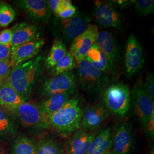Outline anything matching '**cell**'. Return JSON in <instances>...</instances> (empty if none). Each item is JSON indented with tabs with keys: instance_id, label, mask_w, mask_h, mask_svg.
<instances>
[{
	"instance_id": "obj_1",
	"label": "cell",
	"mask_w": 154,
	"mask_h": 154,
	"mask_svg": "<svg viewBox=\"0 0 154 154\" xmlns=\"http://www.w3.org/2000/svg\"><path fill=\"white\" fill-rule=\"evenodd\" d=\"M42 55L13 67L5 81L26 101L41 73Z\"/></svg>"
},
{
	"instance_id": "obj_2",
	"label": "cell",
	"mask_w": 154,
	"mask_h": 154,
	"mask_svg": "<svg viewBox=\"0 0 154 154\" xmlns=\"http://www.w3.org/2000/svg\"><path fill=\"white\" fill-rule=\"evenodd\" d=\"M82 113L79 100L71 98L61 109L46 118L50 127L62 137H68L81 127Z\"/></svg>"
},
{
	"instance_id": "obj_3",
	"label": "cell",
	"mask_w": 154,
	"mask_h": 154,
	"mask_svg": "<svg viewBox=\"0 0 154 154\" xmlns=\"http://www.w3.org/2000/svg\"><path fill=\"white\" fill-rule=\"evenodd\" d=\"M102 103L110 114L125 117L131 105V91L128 86L115 83L107 86L102 94Z\"/></svg>"
},
{
	"instance_id": "obj_4",
	"label": "cell",
	"mask_w": 154,
	"mask_h": 154,
	"mask_svg": "<svg viewBox=\"0 0 154 154\" xmlns=\"http://www.w3.org/2000/svg\"><path fill=\"white\" fill-rule=\"evenodd\" d=\"M78 82L83 90L93 97L102 94L107 87L109 77L85 60L77 63Z\"/></svg>"
},
{
	"instance_id": "obj_5",
	"label": "cell",
	"mask_w": 154,
	"mask_h": 154,
	"mask_svg": "<svg viewBox=\"0 0 154 154\" xmlns=\"http://www.w3.org/2000/svg\"><path fill=\"white\" fill-rule=\"evenodd\" d=\"M91 18L85 13L77 12L70 18L61 19L55 17L54 27L57 38L60 39L66 46L84 32L90 25Z\"/></svg>"
},
{
	"instance_id": "obj_6",
	"label": "cell",
	"mask_w": 154,
	"mask_h": 154,
	"mask_svg": "<svg viewBox=\"0 0 154 154\" xmlns=\"http://www.w3.org/2000/svg\"><path fill=\"white\" fill-rule=\"evenodd\" d=\"M11 114L22 126L33 131H43L50 128L46 117L34 103L25 101Z\"/></svg>"
},
{
	"instance_id": "obj_7",
	"label": "cell",
	"mask_w": 154,
	"mask_h": 154,
	"mask_svg": "<svg viewBox=\"0 0 154 154\" xmlns=\"http://www.w3.org/2000/svg\"><path fill=\"white\" fill-rule=\"evenodd\" d=\"M131 103L135 116L143 127L154 113V100L143 88V81L140 77L135 83L131 92Z\"/></svg>"
},
{
	"instance_id": "obj_8",
	"label": "cell",
	"mask_w": 154,
	"mask_h": 154,
	"mask_svg": "<svg viewBox=\"0 0 154 154\" xmlns=\"http://www.w3.org/2000/svg\"><path fill=\"white\" fill-rule=\"evenodd\" d=\"M76 88V78L72 72L50 78L40 88V95L48 98L60 94H72Z\"/></svg>"
},
{
	"instance_id": "obj_9",
	"label": "cell",
	"mask_w": 154,
	"mask_h": 154,
	"mask_svg": "<svg viewBox=\"0 0 154 154\" xmlns=\"http://www.w3.org/2000/svg\"><path fill=\"white\" fill-rule=\"evenodd\" d=\"M94 5L95 17L100 26L121 29L123 17L111 1H95Z\"/></svg>"
},
{
	"instance_id": "obj_10",
	"label": "cell",
	"mask_w": 154,
	"mask_h": 154,
	"mask_svg": "<svg viewBox=\"0 0 154 154\" xmlns=\"http://www.w3.org/2000/svg\"><path fill=\"white\" fill-rule=\"evenodd\" d=\"M144 56L142 45L137 37L131 34L127 41L125 51V69L128 77L137 74L142 69Z\"/></svg>"
},
{
	"instance_id": "obj_11",
	"label": "cell",
	"mask_w": 154,
	"mask_h": 154,
	"mask_svg": "<svg viewBox=\"0 0 154 154\" xmlns=\"http://www.w3.org/2000/svg\"><path fill=\"white\" fill-rule=\"evenodd\" d=\"M99 30L95 25H90L88 28L72 41L69 53L78 63L85 59L89 50L95 43Z\"/></svg>"
},
{
	"instance_id": "obj_12",
	"label": "cell",
	"mask_w": 154,
	"mask_h": 154,
	"mask_svg": "<svg viewBox=\"0 0 154 154\" xmlns=\"http://www.w3.org/2000/svg\"><path fill=\"white\" fill-rule=\"evenodd\" d=\"M110 115L109 111L102 102L87 106L83 111L81 130L93 132L100 126Z\"/></svg>"
},
{
	"instance_id": "obj_13",
	"label": "cell",
	"mask_w": 154,
	"mask_h": 154,
	"mask_svg": "<svg viewBox=\"0 0 154 154\" xmlns=\"http://www.w3.org/2000/svg\"><path fill=\"white\" fill-rule=\"evenodd\" d=\"M134 134L128 124L121 123L116 127L111 151L113 154H131L134 147Z\"/></svg>"
},
{
	"instance_id": "obj_14",
	"label": "cell",
	"mask_w": 154,
	"mask_h": 154,
	"mask_svg": "<svg viewBox=\"0 0 154 154\" xmlns=\"http://www.w3.org/2000/svg\"><path fill=\"white\" fill-rule=\"evenodd\" d=\"M44 44V39L38 37L12 48L10 61L13 67L36 57Z\"/></svg>"
},
{
	"instance_id": "obj_15",
	"label": "cell",
	"mask_w": 154,
	"mask_h": 154,
	"mask_svg": "<svg viewBox=\"0 0 154 154\" xmlns=\"http://www.w3.org/2000/svg\"><path fill=\"white\" fill-rule=\"evenodd\" d=\"M17 4L33 21L46 23L50 18L51 11L45 0H21Z\"/></svg>"
},
{
	"instance_id": "obj_16",
	"label": "cell",
	"mask_w": 154,
	"mask_h": 154,
	"mask_svg": "<svg viewBox=\"0 0 154 154\" xmlns=\"http://www.w3.org/2000/svg\"><path fill=\"white\" fill-rule=\"evenodd\" d=\"M95 44L106 57L110 70L114 71L118 63L119 51L112 34L107 30L99 31Z\"/></svg>"
},
{
	"instance_id": "obj_17",
	"label": "cell",
	"mask_w": 154,
	"mask_h": 154,
	"mask_svg": "<svg viewBox=\"0 0 154 154\" xmlns=\"http://www.w3.org/2000/svg\"><path fill=\"white\" fill-rule=\"evenodd\" d=\"M97 132H88L78 129L69 140L65 154H86L89 146Z\"/></svg>"
},
{
	"instance_id": "obj_18",
	"label": "cell",
	"mask_w": 154,
	"mask_h": 154,
	"mask_svg": "<svg viewBox=\"0 0 154 154\" xmlns=\"http://www.w3.org/2000/svg\"><path fill=\"white\" fill-rule=\"evenodd\" d=\"M12 30L11 49L30 42L39 35L37 26L25 22L17 23L12 28Z\"/></svg>"
},
{
	"instance_id": "obj_19",
	"label": "cell",
	"mask_w": 154,
	"mask_h": 154,
	"mask_svg": "<svg viewBox=\"0 0 154 154\" xmlns=\"http://www.w3.org/2000/svg\"><path fill=\"white\" fill-rule=\"evenodd\" d=\"M25 101L5 80L0 86V108L11 114Z\"/></svg>"
},
{
	"instance_id": "obj_20",
	"label": "cell",
	"mask_w": 154,
	"mask_h": 154,
	"mask_svg": "<svg viewBox=\"0 0 154 154\" xmlns=\"http://www.w3.org/2000/svg\"><path fill=\"white\" fill-rule=\"evenodd\" d=\"M112 134L110 127L102 129L90 144L86 154H105L111 150Z\"/></svg>"
},
{
	"instance_id": "obj_21",
	"label": "cell",
	"mask_w": 154,
	"mask_h": 154,
	"mask_svg": "<svg viewBox=\"0 0 154 154\" xmlns=\"http://www.w3.org/2000/svg\"><path fill=\"white\" fill-rule=\"evenodd\" d=\"M70 94H60L51 96L39 103V107L46 118L61 109L71 99Z\"/></svg>"
},
{
	"instance_id": "obj_22",
	"label": "cell",
	"mask_w": 154,
	"mask_h": 154,
	"mask_svg": "<svg viewBox=\"0 0 154 154\" xmlns=\"http://www.w3.org/2000/svg\"><path fill=\"white\" fill-rule=\"evenodd\" d=\"M85 60L100 72L107 74L111 72L106 57L95 43L89 50Z\"/></svg>"
},
{
	"instance_id": "obj_23",
	"label": "cell",
	"mask_w": 154,
	"mask_h": 154,
	"mask_svg": "<svg viewBox=\"0 0 154 154\" xmlns=\"http://www.w3.org/2000/svg\"><path fill=\"white\" fill-rule=\"evenodd\" d=\"M67 53L66 45L60 39L55 38L45 60V65L48 69H53L58 61Z\"/></svg>"
},
{
	"instance_id": "obj_24",
	"label": "cell",
	"mask_w": 154,
	"mask_h": 154,
	"mask_svg": "<svg viewBox=\"0 0 154 154\" xmlns=\"http://www.w3.org/2000/svg\"><path fill=\"white\" fill-rule=\"evenodd\" d=\"M18 127L16 122L5 110L0 108V139L16 135Z\"/></svg>"
},
{
	"instance_id": "obj_25",
	"label": "cell",
	"mask_w": 154,
	"mask_h": 154,
	"mask_svg": "<svg viewBox=\"0 0 154 154\" xmlns=\"http://www.w3.org/2000/svg\"><path fill=\"white\" fill-rule=\"evenodd\" d=\"M11 154H36V144L32 138L20 135L13 143Z\"/></svg>"
},
{
	"instance_id": "obj_26",
	"label": "cell",
	"mask_w": 154,
	"mask_h": 154,
	"mask_svg": "<svg viewBox=\"0 0 154 154\" xmlns=\"http://www.w3.org/2000/svg\"><path fill=\"white\" fill-rule=\"evenodd\" d=\"M36 144V154H62L60 143L49 137L40 139Z\"/></svg>"
},
{
	"instance_id": "obj_27",
	"label": "cell",
	"mask_w": 154,
	"mask_h": 154,
	"mask_svg": "<svg viewBox=\"0 0 154 154\" xmlns=\"http://www.w3.org/2000/svg\"><path fill=\"white\" fill-rule=\"evenodd\" d=\"M77 66V62L72 57V54L68 52L58 62L53 69L54 76L61 74L72 72L73 69Z\"/></svg>"
},
{
	"instance_id": "obj_28",
	"label": "cell",
	"mask_w": 154,
	"mask_h": 154,
	"mask_svg": "<svg viewBox=\"0 0 154 154\" xmlns=\"http://www.w3.org/2000/svg\"><path fill=\"white\" fill-rule=\"evenodd\" d=\"M16 11L11 6L6 3L0 4V26L5 28L9 26L16 17Z\"/></svg>"
},
{
	"instance_id": "obj_29",
	"label": "cell",
	"mask_w": 154,
	"mask_h": 154,
	"mask_svg": "<svg viewBox=\"0 0 154 154\" xmlns=\"http://www.w3.org/2000/svg\"><path fill=\"white\" fill-rule=\"evenodd\" d=\"M134 4L135 11L141 16H146L154 13V1L153 0L135 1Z\"/></svg>"
},
{
	"instance_id": "obj_30",
	"label": "cell",
	"mask_w": 154,
	"mask_h": 154,
	"mask_svg": "<svg viewBox=\"0 0 154 154\" xmlns=\"http://www.w3.org/2000/svg\"><path fill=\"white\" fill-rule=\"evenodd\" d=\"M143 88L149 97L154 100V78L153 74H149L144 82H143Z\"/></svg>"
},
{
	"instance_id": "obj_31",
	"label": "cell",
	"mask_w": 154,
	"mask_h": 154,
	"mask_svg": "<svg viewBox=\"0 0 154 154\" xmlns=\"http://www.w3.org/2000/svg\"><path fill=\"white\" fill-rule=\"evenodd\" d=\"M13 66L11 61H0V78L6 80L10 75Z\"/></svg>"
},
{
	"instance_id": "obj_32",
	"label": "cell",
	"mask_w": 154,
	"mask_h": 154,
	"mask_svg": "<svg viewBox=\"0 0 154 154\" xmlns=\"http://www.w3.org/2000/svg\"><path fill=\"white\" fill-rule=\"evenodd\" d=\"M13 36L12 28L6 29L0 33V45L5 46H11Z\"/></svg>"
},
{
	"instance_id": "obj_33",
	"label": "cell",
	"mask_w": 154,
	"mask_h": 154,
	"mask_svg": "<svg viewBox=\"0 0 154 154\" xmlns=\"http://www.w3.org/2000/svg\"><path fill=\"white\" fill-rule=\"evenodd\" d=\"M143 127L147 137L153 140L154 138V113L151 116L149 121Z\"/></svg>"
},
{
	"instance_id": "obj_34",
	"label": "cell",
	"mask_w": 154,
	"mask_h": 154,
	"mask_svg": "<svg viewBox=\"0 0 154 154\" xmlns=\"http://www.w3.org/2000/svg\"><path fill=\"white\" fill-rule=\"evenodd\" d=\"M48 3L50 11L55 16L63 9V0H49L48 1Z\"/></svg>"
},
{
	"instance_id": "obj_35",
	"label": "cell",
	"mask_w": 154,
	"mask_h": 154,
	"mask_svg": "<svg viewBox=\"0 0 154 154\" xmlns=\"http://www.w3.org/2000/svg\"><path fill=\"white\" fill-rule=\"evenodd\" d=\"M77 13V9L75 6H73L70 9H63L58 13H57L55 16L61 19H68L74 16Z\"/></svg>"
},
{
	"instance_id": "obj_36",
	"label": "cell",
	"mask_w": 154,
	"mask_h": 154,
	"mask_svg": "<svg viewBox=\"0 0 154 154\" xmlns=\"http://www.w3.org/2000/svg\"><path fill=\"white\" fill-rule=\"evenodd\" d=\"M11 53V46L0 45V61H10Z\"/></svg>"
},
{
	"instance_id": "obj_37",
	"label": "cell",
	"mask_w": 154,
	"mask_h": 154,
	"mask_svg": "<svg viewBox=\"0 0 154 154\" xmlns=\"http://www.w3.org/2000/svg\"><path fill=\"white\" fill-rule=\"evenodd\" d=\"M112 4L116 8L118 9H126L129 7L132 4H134L135 1H128V0H118V1H111Z\"/></svg>"
},
{
	"instance_id": "obj_38",
	"label": "cell",
	"mask_w": 154,
	"mask_h": 154,
	"mask_svg": "<svg viewBox=\"0 0 154 154\" xmlns=\"http://www.w3.org/2000/svg\"><path fill=\"white\" fill-rule=\"evenodd\" d=\"M4 82V79H3L2 78H0V86L2 85V83Z\"/></svg>"
},
{
	"instance_id": "obj_39",
	"label": "cell",
	"mask_w": 154,
	"mask_h": 154,
	"mask_svg": "<svg viewBox=\"0 0 154 154\" xmlns=\"http://www.w3.org/2000/svg\"><path fill=\"white\" fill-rule=\"evenodd\" d=\"M154 154V147L152 146V149H151V151H150V154Z\"/></svg>"
},
{
	"instance_id": "obj_40",
	"label": "cell",
	"mask_w": 154,
	"mask_h": 154,
	"mask_svg": "<svg viewBox=\"0 0 154 154\" xmlns=\"http://www.w3.org/2000/svg\"><path fill=\"white\" fill-rule=\"evenodd\" d=\"M105 154H112V151H111V150H110L109 151V152H107V153H106Z\"/></svg>"
}]
</instances>
